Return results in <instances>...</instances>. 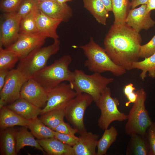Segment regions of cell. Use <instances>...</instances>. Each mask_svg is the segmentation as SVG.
<instances>
[{
  "mask_svg": "<svg viewBox=\"0 0 155 155\" xmlns=\"http://www.w3.org/2000/svg\"><path fill=\"white\" fill-rule=\"evenodd\" d=\"M139 34L126 23L113 24L104 41V49L111 59L117 65L129 71L133 63L138 61L142 42Z\"/></svg>",
  "mask_w": 155,
  "mask_h": 155,
  "instance_id": "6da1fadb",
  "label": "cell"
},
{
  "mask_svg": "<svg viewBox=\"0 0 155 155\" xmlns=\"http://www.w3.org/2000/svg\"><path fill=\"white\" fill-rule=\"evenodd\" d=\"M72 61L71 56L66 55L55 60L51 65L46 66L36 73L32 78L48 91L63 82L71 83L75 73L71 71L69 66Z\"/></svg>",
  "mask_w": 155,
  "mask_h": 155,
  "instance_id": "7a4b0ae2",
  "label": "cell"
},
{
  "mask_svg": "<svg viewBox=\"0 0 155 155\" xmlns=\"http://www.w3.org/2000/svg\"><path fill=\"white\" fill-rule=\"evenodd\" d=\"M83 51L87 59L84 65L90 71L100 73L110 71L114 75L121 76L127 71L115 64L104 49L96 43L92 37L86 44L79 47Z\"/></svg>",
  "mask_w": 155,
  "mask_h": 155,
  "instance_id": "3957f363",
  "label": "cell"
},
{
  "mask_svg": "<svg viewBox=\"0 0 155 155\" xmlns=\"http://www.w3.org/2000/svg\"><path fill=\"white\" fill-rule=\"evenodd\" d=\"M59 39L54 40L51 45L37 48L20 59L16 69L27 80L32 78L39 71L46 66L52 55L60 49Z\"/></svg>",
  "mask_w": 155,
  "mask_h": 155,
  "instance_id": "277c9868",
  "label": "cell"
},
{
  "mask_svg": "<svg viewBox=\"0 0 155 155\" xmlns=\"http://www.w3.org/2000/svg\"><path fill=\"white\" fill-rule=\"evenodd\" d=\"M136 92L137 95V99L127 115L125 132L129 135L137 133L145 136L146 130L152 122L145 108L146 92L143 88Z\"/></svg>",
  "mask_w": 155,
  "mask_h": 155,
  "instance_id": "5b68a950",
  "label": "cell"
},
{
  "mask_svg": "<svg viewBox=\"0 0 155 155\" xmlns=\"http://www.w3.org/2000/svg\"><path fill=\"white\" fill-rule=\"evenodd\" d=\"M74 72V79L70 83L72 88L78 94L86 93L90 95L95 102L103 91L114 80L98 73L88 75L83 70L78 69H75Z\"/></svg>",
  "mask_w": 155,
  "mask_h": 155,
  "instance_id": "8992f818",
  "label": "cell"
},
{
  "mask_svg": "<svg viewBox=\"0 0 155 155\" xmlns=\"http://www.w3.org/2000/svg\"><path fill=\"white\" fill-rule=\"evenodd\" d=\"M101 112L98 120V126L103 130L108 128L111 123L117 121L121 122L127 120L128 116L118 109V99L111 96V90L107 87L95 102Z\"/></svg>",
  "mask_w": 155,
  "mask_h": 155,
  "instance_id": "52a82bcc",
  "label": "cell"
},
{
  "mask_svg": "<svg viewBox=\"0 0 155 155\" xmlns=\"http://www.w3.org/2000/svg\"><path fill=\"white\" fill-rule=\"evenodd\" d=\"M93 101L92 97L87 94H78L65 109V117L80 134L87 131L84 122V115L86 109Z\"/></svg>",
  "mask_w": 155,
  "mask_h": 155,
  "instance_id": "ba28073f",
  "label": "cell"
},
{
  "mask_svg": "<svg viewBox=\"0 0 155 155\" xmlns=\"http://www.w3.org/2000/svg\"><path fill=\"white\" fill-rule=\"evenodd\" d=\"M48 100L44 107L41 109L40 115L55 109H65L77 94L70 83L62 82L47 91Z\"/></svg>",
  "mask_w": 155,
  "mask_h": 155,
  "instance_id": "9c48e42d",
  "label": "cell"
},
{
  "mask_svg": "<svg viewBox=\"0 0 155 155\" xmlns=\"http://www.w3.org/2000/svg\"><path fill=\"white\" fill-rule=\"evenodd\" d=\"M27 80L16 69L9 71L0 90V109L20 98L21 89Z\"/></svg>",
  "mask_w": 155,
  "mask_h": 155,
  "instance_id": "30bf717a",
  "label": "cell"
},
{
  "mask_svg": "<svg viewBox=\"0 0 155 155\" xmlns=\"http://www.w3.org/2000/svg\"><path fill=\"white\" fill-rule=\"evenodd\" d=\"M3 17L0 24V46L7 48L17 40L21 19L16 11L7 13Z\"/></svg>",
  "mask_w": 155,
  "mask_h": 155,
  "instance_id": "8fae6325",
  "label": "cell"
},
{
  "mask_svg": "<svg viewBox=\"0 0 155 155\" xmlns=\"http://www.w3.org/2000/svg\"><path fill=\"white\" fill-rule=\"evenodd\" d=\"M46 38L39 32L20 33L17 40L6 48L15 53L20 59L34 50L41 47L45 42Z\"/></svg>",
  "mask_w": 155,
  "mask_h": 155,
  "instance_id": "7c38bea8",
  "label": "cell"
},
{
  "mask_svg": "<svg viewBox=\"0 0 155 155\" xmlns=\"http://www.w3.org/2000/svg\"><path fill=\"white\" fill-rule=\"evenodd\" d=\"M20 97L40 108L44 106L48 100L46 90L33 78L28 80L24 84Z\"/></svg>",
  "mask_w": 155,
  "mask_h": 155,
  "instance_id": "4fadbf2b",
  "label": "cell"
},
{
  "mask_svg": "<svg viewBox=\"0 0 155 155\" xmlns=\"http://www.w3.org/2000/svg\"><path fill=\"white\" fill-rule=\"evenodd\" d=\"M146 9V4H144L130 10L125 23L138 33L142 30H147L154 26L155 21L151 18L150 12L148 13Z\"/></svg>",
  "mask_w": 155,
  "mask_h": 155,
  "instance_id": "5bb4252c",
  "label": "cell"
},
{
  "mask_svg": "<svg viewBox=\"0 0 155 155\" xmlns=\"http://www.w3.org/2000/svg\"><path fill=\"white\" fill-rule=\"evenodd\" d=\"M39 9L53 19L67 22L72 17V10L66 3H61L57 0H46L39 2Z\"/></svg>",
  "mask_w": 155,
  "mask_h": 155,
  "instance_id": "9a60e30c",
  "label": "cell"
},
{
  "mask_svg": "<svg viewBox=\"0 0 155 155\" xmlns=\"http://www.w3.org/2000/svg\"><path fill=\"white\" fill-rule=\"evenodd\" d=\"M99 137L98 134L87 131L80 134L78 141L73 146L75 155H96Z\"/></svg>",
  "mask_w": 155,
  "mask_h": 155,
  "instance_id": "2e32d148",
  "label": "cell"
},
{
  "mask_svg": "<svg viewBox=\"0 0 155 155\" xmlns=\"http://www.w3.org/2000/svg\"><path fill=\"white\" fill-rule=\"evenodd\" d=\"M61 22L49 17L39 9L36 17V26L38 32L46 37L54 40L58 39L59 36L56 30Z\"/></svg>",
  "mask_w": 155,
  "mask_h": 155,
  "instance_id": "e0dca14e",
  "label": "cell"
},
{
  "mask_svg": "<svg viewBox=\"0 0 155 155\" xmlns=\"http://www.w3.org/2000/svg\"><path fill=\"white\" fill-rule=\"evenodd\" d=\"M5 106L22 118L29 120L37 117L40 115L41 110L40 108L21 98Z\"/></svg>",
  "mask_w": 155,
  "mask_h": 155,
  "instance_id": "ac0fdd59",
  "label": "cell"
},
{
  "mask_svg": "<svg viewBox=\"0 0 155 155\" xmlns=\"http://www.w3.org/2000/svg\"><path fill=\"white\" fill-rule=\"evenodd\" d=\"M37 140L48 155H75L72 146L63 143L55 137Z\"/></svg>",
  "mask_w": 155,
  "mask_h": 155,
  "instance_id": "d6986e66",
  "label": "cell"
},
{
  "mask_svg": "<svg viewBox=\"0 0 155 155\" xmlns=\"http://www.w3.org/2000/svg\"><path fill=\"white\" fill-rule=\"evenodd\" d=\"M30 120L25 119L4 106L0 110V127L3 129L18 125L27 127Z\"/></svg>",
  "mask_w": 155,
  "mask_h": 155,
  "instance_id": "ffe728a7",
  "label": "cell"
},
{
  "mask_svg": "<svg viewBox=\"0 0 155 155\" xmlns=\"http://www.w3.org/2000/svg\"><path fill=\"white\" fill-rule=\"evenodd\" d=\"M129 135L130 139L126 148V155H148L149 146L146 137L137 133Z\"/></svg>",
  "mask_w": 155,
  "mask_h": 155,
  "instance_id": "44dd1931",
  "label": "cell"
},
{
  "mask_svg": "<svg viewBox=\"0 0 155 155\" xmlns=\"http://www.w3.org/2000/svg\"><path fill=\"white\" fill-rule=\"evenodd\" d=\"M27 127H22L18 130H16L15 138L16 150L17 153L26 146L34 147L37 149L46 153L43 148L36 140L31 132L29 131Z\"/></svg>",
  "mask_w": 155,
  "mask_h": 155,
  "instance_id": "7402d4cb",
  "label": "cell"
},
{
  "mask_svg": "<svg viewBox=\"0 0 155 155\" xmlns=\"http://www.w3.org/2000/svg\"><path fill=\"white\" fill-rule=\"evenodd\" d=\"M0 137V154L16 155V130L11 127L1 129Z\"/></svg>",
  "mask_w": 155,
  "mask_h": 155,
  "instance_id": "603a6c76",
  "label": "cell"
},
{
  "mask_svg": "<svg viewBox=\"0 0 155 155\" xmlns=\"http://www.w3.org/2000/svg\"><path fill=\"white\" fill-rule=\"evenodd\" d=\"M84 7L99 23L105 26L109 11L101 0H83Z\"/></svg>",
  "mask_w": 155,
  "mask_h": 155,
  "instance_id": "cb8c5ba5",
  "label": "cell"
},
{
  "mask_svg": "<svg viewBox=\"0 0 155 155\" xmlns=\"http://www.w3.org/2000/svg\"><path fill=\"white\" fill-rule=\"evenodd\" d=\"M112 11L114 16L113 24L118 25L125 24L131 7L129 0H112Z\"/></svg>",
  "mask_w": 155,
  "mask_h": 155,
  "instance_id": "d4e9b609",
  "label": "cell"
},
{
  "mask_svg": "<svg viewBox=\"0 0 155 155\" xmlns=\"http://www.w3.org/2000/svg\"><path fill=\"white\" fill-rule=\"evenodd\" d=\"M117 135V131L113 126L105 129L97 142L96 155H106L107 150L116 141Z\"/></svg>",
  "mask_w": 155,
  "mask_h": 155,
  "instance_id": "484cf974",
  "label": "cell"
},
{
  "mask_svg": "<svg viewBox=\"0 0 155 155\" xmlns=\"http://www.w3.org/2000/svg\"><path fill=\"white\" fill-rule=\"evenodd\" d=\"M27 127L38 140L54 137V131L46 125L38 117L30 120Z\"/></svg>",
  "mask_w": 155,
  "mask_h": 155,
  "instance_id": "4316f807",
  "label": "cell"
},
{
  "mask_svg": "<svg viewBox=\"0 0 155 155\" xmlns=\"http://www.w3.org/2000/svg\"><path fill=\"white\" fill-rule=\"evenodd\" d=\"M65 109L52 110L41 115L39 119L47 126L54 131L61 123L64 121Z\"/></svg>",
  "mask_w": 155,
  "mask_h": 155,
  "instance_id": "83f0119b",
  "label": "cell"
},
{
  "mask_svg": "<svg viewBox=\"0 0 155 155\" xmlns=\"http://www.w3.org/2000/svg\"><path fill=\"white\" fill-rule=\"evenodd\" d=\"M144 59L142 61L134 62L132 65L133 69H136L142 71L140 77L142 80H144L146 78L147 72L149 76L155 78V53Z\"/></svg>",
  "mask_w": 155,
  "mask_h": 155,
  "instance_id": "f1b7e54d",
  "label": "cell"
},
{
  "mask_svg": "<svg viewBox=\"0 0 155 155\" xmlns=\"http://www.w3.org/2000/svg\"><path fill=\"white\" fill-rule=\"evenodd\" d=\"M38 4L28 14L21 20L20 33L31 34L38 32L36 23V17L39 11Z\"/></svg>",
  "mask_w": 155,
  "mask_h": 155,
  "instance_id": "f546056e",
  "label": "cell"
},
{
  "mask_svg": "<svg viewBox=\"0 0 155 155\" xmlns=\"http://www.w3.org/2000/svg\"><path fill=\"white\" fill-rule=\"evenodd\" d=\"M20 59V57L15 53L0 46V70L9 71L13 69Z\"/></svg>",
  "mask_w": 155,
  "mask_h": 155,
  "instance_id": "4dcf8cb0",
  "label": "cell"
},
{
  "mask_svg": "<svg viewBox=\"0 0 155 155\" xmlns=\"http://www.w3.org/2000/svg\"><path fill=\"white\" fill-rule=\"evenodd\" d=\"M39 2L37 0H23L16 11L21 20L28 14Z\"/></svg>",
  "mask_w": 155,
  "mask_h": 155,
  "instance_id": "1f68e13d",
  "label": "cell"
},
{
  "mask_svg": "<svg viewBox=\"0 0 155 155\" xmlns=\"http://www.w3.org/2000/svg\"><path fill=\"white\" fill-rule=\"evenodd\" d=\"M155 53V35L146 44L141 45L139 56L140 58H145Z\"/></svg>",
  "mask_w": 155,
  "mask_h": 155,
  "instance_id": "d6a6232c",
  "label": "cell"
},
{
  "mask_svg": "<svg viewBox=\"0 0 155 155\" xmlns=\"http://www.w3.org/2000/svg\"><path fill=\"white\" fill-rule=\"evenodd\" d=\"M23 0H2L0 3V8L7 13L16 11Z\"/></svg>",
  "mask_w": 155,
  "mask_h": 155,
  "instance_id": "836d02e7",
  "label": "cell"
},
{
  "mask_svg": "<svg viewBox=\"0 0 155 155\" xmlns=\"http://www.w3.org/2000/svg\"><path fill=\"white\" fill-rule=\"evenodd\" d=\"M145 137L149 144L148 155H155V123L152 122L147 129Z\"/></svg>",
  "mask_w": 155,
  "mask_h": 155,
  "instance_id": "e575fe53",
  "label": "cell"
},
{
  "mask_svg": "<svg viewBox=\"0 0 155 155\" xmlns=\"http://www.w3.org/2000/svg\"><path fill=\"white\" fill-rule=\"evenodd\" d=\"M54 137L63 143L71 146H73L77 143L79 137L75 135L66 134L54 131Z\"/></svg>",
  "mask_w": 155,
  "mask_h": 155,
  "instance_id": "d590c367",
  "label": "cell"
},
{
  "mask_svg": "<svg viewBox=\"0 0 155 155\" xmlns=\"http://www.w3.org/2000/svg\"><path fill=\"white\" fill-rule=\"evenodd\" d=\"M54 131L63 134L75 135L78 133V130L74 127H71L70 125L64 121L61 123L55 128Z\"/></svg>",
  "mask_w": 155,
  "mask_h": 155,
  "instance_id": "8d00e7d4",
  "label": "cell"
},
{
  "mask_svg": "<svg viewBox=\"0 0 155 155\" xmlns=\"http://www.w3.org/2000/svg\"><path fill=\"white\" fill-rule=\"evenodd\" d=\"M137 95L136 92H134V91L128 94L126 96L127 98L128 101L125 103V106H128L130 103H134L136 101Z\"/></svg>",
  "mask_w": 155,
  "mask_h": 155,
  "instance_id": "74e56055",
  "label": "cell"
},
{
  "mask_svg": "<svg viewBox=\"0 0 155 155\" xmlns=\"http://www.w3.org/2000/svg\"><path fill=\"white\" fill-rule=\"evenodd\" d=\"M9 71L5 70H0V90L4 86L6 76Z\"/></svg>",
  "mask_w": 155,
  "mask_h": 155,
  "instance_id": "f35d334b",
  "label": "cell"
},
{
  "mask_svg": "<svg viewBox=\"0 0 155 155\" xmlns=\"http://www.w3.org/2000/svg\"><path fill=\"white\" fill-rule=\"evenodd\" d=\"M135 90L136 88L134 86L133 84L131 83H130L125 86L123 88V92L125 95L126 96Z\"/></svg>",
  "mask_w": 155,
  "mask_h": 155,
  "instance_id": "ab89813d",
  "label": "cell"
},
{
  "mask_svg": "<svg viewBox=\"0 0 155 155\" xmlns=\"http://www.w3.org/2000/svg\"><path fill=\"white\" fill-rule=\"evenodd\" d=\"M147 5L146 11L148 13L155 10V0H148L146 3Z\"/></svg>",
  "mask_w": 155,
  "mask_h": 155,
  "instance_id": "60d3db41",
  "label": "cell"
},
{
  "mask_svg": "<svg viewBox=\"0 0 155 155\" xmlns=\"http://www.w3.org/2000/svg\"><path fill=\"white\" fill-rule=\"evenodd\" d=\"M148 0H134L131 2V6L132 9L135 8L137 6L146 4Z\"/></svg>",
  "mask_w": 155,
  "mask_h": 155,
  "instance_id": "b9f144b4",
  "label": "cell"
},
{
  "mask_svg": "<svg viewBox=\"0 0 155 155\" xmlns=\"http://www.w3.org/2000/svg\"><path fill=\"white\" fill-rule=\"evenodd\" d=\"M109 11H112V0H101Z\"/></svg>",
  "mask_w": 155,
  "mask_h": 155,
  "instance_id": "7bdbcfd3",
  "label": "cell"
},
{
  "mask_svg": "<svg viewBox=\"0 0 155 155\" xmlns=\"http://www.w3.org/2000/svg\"><path fill=\"white\" fill-rule=\"evenodd\" d=\"M57 1L61 3H65L68 1H70L72 0H57Z\"/></svg>",
  "mask_w": 155,
  "mask_h": 155,
  "instance_id": "ee69618b",
  "label": "cell"
},
{
  "mask_svg": "<svg viewBox=\"0 0 155 155\" xmlns=\"http://www.w3.org/2000/svg\"><path fill=\"white\" fill-rule=\"evenodd\" d=\"M37 0L39 2H41V1H46V0Z\"/></svg>",
  "mask_w": 155,
  "mask_h": 155,
  "instance_id": "f6af8a7d",
  "label": "cell"
},
{
  "mask_svg": "<svg viewBox=\"0 0 155 155\" xmlns=\"http://www.w3.org/2000/svg\"><path fill=\"white\" fill-rule=\"evenodd\" d=\"M134 0H131L132 1H133Z\"/></svg>",
  "mask_w": 155,
  "mask_h": 155,
  "instance_id": "bcb514c9",
  "label": "cell"
}]
</instances>
